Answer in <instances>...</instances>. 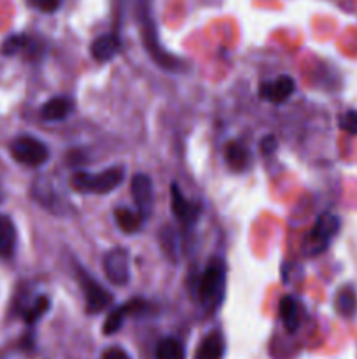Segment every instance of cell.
I'll return each mask as SVG.
<instances>
[{
	"mask_svg": "<svg viewBox=\"0 0 357 359\" xmlns=\"http://www.w3.org/2000/svg\"><path fill=\"white\" fill-rule=\"evenodd\" d=\"M104 272L114 286H126L130 280V256L126 249H112L104 256Z\"/></svg>",
	"mask_w": 357,
	"mask_h": 359,
	"instance_id": "8992f818",
	"label": "cell"
},
{
	"mask_svg": "<svg viewBox=\"0 0 357 359\" xmlns=\"http://www.w3.org/2000/svg\"><path fill=\"white\" fill-rule=\"evenodd\" d=\"M10 156L27 167H41L49 160V149L35 137L23 135L10 144Z\"/></svg>",
	"mask_w": 357,
	"mask_h": 359,
	"instance_id": "277c9868",
	"label": "cell"
},
{
	"mask_svg": "<svg viewBox=\"0 0 357 359\" xmlns=\"http://www.w3.org/2000/svg\"><path fill=\"white\" fill-rule=\"evenodd\" d=\"M224 284H226V270L220 259H212L205 272L200 277L198 297L205 309H214L219 305L224 294Z\"/></svg>",
	"mask_w": 357,
	"mask_h": 359,
	"instance_id": "3957f363",
	"label": "cell"
},
{
	"mask_svg": "<svg viewBox=\"0 0 357 359\" xmlns=\"http://www.w3.org/2000/svg\"><path fill=\"white\" fill-rule=\"evenodd\" d=\"M132 195L135 200L136 212L140 214L144 221L153 214L154 205V193H153V181L149 175L136 174L132 179Z\"/></svg>",
	"mask_w": 357,
	"mask_h": 359,
	"instance_id": "52a82bcc",
	"label": "cell"
},
{
	"mask_svg": "<svg viewBox=\"0 0 357 359\" xmlns=\"http://www.w3.org/2000/svg\"><path fill=\"white\" fill-rule=\"evenodd\" d=\"M125 179V168L114 167L108 170L98 172V174H90V172H77L70 179V184L79 193H104L114 191Z\"/></svg>",
	"mask_w": 357,
	"mask_h": 359,
	"instance_id": "7a4b0ae2",
	"label": "cell"
},
{
	"mask_svg": "<svg viewBox=\"0 0 357 359\" xmlns=\"http://www.w3.org/2000/svg\"><path fill=\"white\" fill-rule=\"evenodd\" d=\"M27 44H28L27 35H13V37H9L6 42H4L2 53L7 56H13L16 55L18 51H21Z\"/></svg>",
	"mask_w": 357,
	"mask_h": 359,
	"instance_id": "603a6c76",
	"label": "cell"
},
{
	"mask_svg": "<svg viewBox=\"0 0 357 359\" xmlns=\"http://www.w3.org/2000/svg\"><path fill=\"white\" fill-rule=\"evenodd\" d=\"M172 212L184 224H191L198 216V207L192 205L184 195H182L178 184H172Z\"/></svg>",
	"mask_w": 357,
	"mask_h": 359,
	"instance_id": "7c38bea8",
	"label": "cell"
},
{
	"mask_svg": "<svg viewBox=\"0 0 357 359\" xmlns=\"http://www.w3.org/2000/svg\"><path fill=\"white\" fill-rule=\"evenodd\" d=\"M49 307H51V302H49V298L38 297L37 300H35L34 304H31L30 307L24 311L23 319L28 323V325H34V323H37L38 319H41L42 316L49 311Z\"/></svg>",
	"mask_w": 357,
	"mask_h": 359,
	"instance_id": "44dd1931",
	"label": "cell"
},
{
	"mask_svg": "<svg viewBox=\"0 0 357 359\" xmlns=\"http://www.w3.org/2000/svg\"><path fill=\"white\" fill-rule=\"evenodd\" d=\"M224 356V340L220 333H212L196 349L195 359H223Z\"/></svg>",
	"mask_w": 357,
	"mask_h": 359,
	"instance_id": "2e32d148",
	"label": "cell"
},
{
	"mask_svg": "<svg viewBox=\"0 0 357 359\" xmlns=\"http://www.w3.org/2000/svg\"><path fill=\"white\" fill-rule=\"evenodd\" d=\"M301 305L294 297H284L279 304V316L282 319L284 326L289 333H294L300 328V318H301Z\"/></svg>",
	"mask_w": 357,
	"mask_h": 359,
	"instance_id": "5bb4252c",
	"label": "cell"
},
{
	"mask_svg": "<svg viewBox=\"0 0 357 359\" xmlns=\"http://www.w3.org/2000/svg\"><path fill=\"white\" fill-rule=\"evenodd\" d=\"M340 230V217L335 216L331 212H324L322 216H318L317 223L312 228V231L308 233L307 241V251L308 255H318V252L326 251L329 245V242L332 241L336 233Z\"/></svg>",
	"mask_w": 357,
	"mask_h": 359,
	"instance_id": "5b68a950",
	"label": "cell"
},
{
	"mask_svg": "<svg viewBox=\"0 0 357 359\" xmlns=\"http://www.w3.org/2000/svg\"><path fill=\"white\" fill-rule=\"evenodd\" d=\"M336 312L343 318H354L357 314V293L352 286H343L335 298Z\"/></svg>",
	"mask_w": 357,
	"mask_h": 359,
	"instance_id": "e0dca14e",
	"label": "cell"
},
{
	"mask_svg": "<svg viewBox=\"0 0 357 359\" xmlns=\"http://www.w3.org/2000/svg\"><path fill=\"white\" fill-rule=\"evenodd\" d=\"M80 287H83L84 300H86V312L88 314H100L102 311L111 305L112 297L100 286L98 283H94L90 276H86L84 272H80Z\"/></svg>",
	"mask_w": 357,
	"mask_h": 359,
	"instance_id": "ba28073f",
	"label": "cell"
},
{
	"mask_svg": "<svg viewBox=\"0 0 357 359\" xmlns=\"http://www.w3.org/2000/svg\"><path fill=\"white\" fill-rule=\"evenodd\" d=\"M121 51V41L115 34H104L91 42V56L97 62H108Z\"/></svg>",
	"mask_w": 357,
	"mask_h": 359,
	"instance_id": "8fae6325",
	"label": "cell"
},
{
	"mask_svg": "<svg viewBox=\"0 0 357 359\" xmlns=\"http://www.w3.org/2000/svg\"><path fill=\"white\" fill-rule=\"evenodd\" d=\"M74 102L69 97H56L46 102L41 109V116L46 121H62L72 112Z\"/></svg>",
	"mask_w": 357,
	"mask_h": 359,
	"instance_id": "9a60e30c",
	"label": "cell"
},
{
	"mask_svg": "<svg viewBox=\"0 0 357 359\" xmlns=\"http://www.w3.org/2000/svg\"><path fill=\"white\" fill-rule=\"evenodd\" d=\"M296 90V84L290 76H279L276 79L270 81V83H262L259 86V97L272 104H284L289 100L290 95Z\"/></svg>",
	"mask_w": 357,
	"mask_h": 359,
	"instance_id": "9c48e42d",
	"label": "cell"
},
{
	"mask_svg": "<svg viewBox=\"0 0 357 359\" xmlns=\"http://www.w3.org/2000/svg\"><path fill=\"white\" fill-rule=\"evenodd\" d=\"M184 346L177 339H163L156 347V359H184Z\"/></svg>",
	"mask_w": 357,
	"mask_h": 359,
	"instance_id": "ffe728a7",
	"label": "cell"
},
{
	"mask_svg": "<svg viewBox=\"0 0 357 359\" xmlns=\"http://www.w3.org/2000/svg\"><path fill=\"white\" fill-rule=\"evenodd\" d=\"M248 149L240 142H230L224 147V160L230 165L231 170L241 172L248 165Z\"/></svg>",
	"mask_w": 357,
	"mask_h": 359,
	"instance_id": "ac0fdd59",
	"label": "cell"
},
{
	"mask_svg": "<svg viewBox=\"0 0 357 359\" xmlns=\"http://www.w3.org/2000/svg\"><path fill=\"white\" fill-rule=\"evenodd\" d=\"M28 2L42 13H56L62 6V0H28Z\"/></svg>",
	"mask_w": 357,
	"mask_h": 359,
	"instance_id": "cb8c5ba5",
	"label": "cell"
},
{
	"mask_svg": "<svg viewBox=\"0 0 357 359\" xmlns=\"http://www.w3.org/2000/svg\"><path fill=\"white\" fill-rule=\"evenodd\" d=\"M18 233L13 219L0 214V258H13L16 251Z\"/></svg>",
	"mask_w": 357,
	"mask_h": 359,
	"instance_id": "4fadbf2b",
	"label": "cell"
},
{
	"mask_svg": "<svg viewBox=\"0 0 357 359\" xmlns=\"http://www.w3.org/2000/svg\"><path fill=\"white\" fill-rule=\"evenodd\" d=\"M276 146H279V142H276V139L273 135L265 137V139L261 140V151L265 154H272L273 151L276 149Z\"/></svg>",
	"mask_w": 357,
	"mask_h": 359,
	"instance_id": "484cf974",
	"label": "cell"
},
{
	"mask_svg": "<svg viewBox=\"0 0 357 359\" xmlns=\"http://www.w3.org/2000/svg\"><path fill=\"white\" fill-rule=\"evenodd\" d=\"M338 125L343 132L350 133V135H357V111L350 109V111L343 112L338 118Z\"/></svg>",
	"mask_w": 357,
	"mask_h": 359,
	"instance_id": "7402d4cb",
	"label": "cell"
},
{
	"mask_svg": "<svg viewBox=\"0 0 357 359\" xmlns=\"http://www.w3.org/2000/svg\"><path fill=\"white\" fill-rule=\"evenodd\" d=\"M114 219L118 223L119 230L125 231V233H135L136 230H140L144 223V219L136 210H130L126 207H118L114 210Z\"/></svg>",
	"mask_w": 357,
	"mask_h": 359,
	"instance_id": "d6986e66",
	"label": "cell"
},
{
	"mask_svg": "<svg viewBox=\"0 0 357 359\" xmlns=\"http://www.w3.org/2000/svg\"><path fill=\"white\" fill-rule=\"evenodd\" d=\"M102 359H132V358H130V354L126 353L125 349H121V347H108V349L104 351V354H102Z\"/></svg>",
	"mask_w": 357,
	"mask_h": 359,
	"instance_id": "d4e9b609",
	"label": "cell"
},
{
	"mask_svg": "<svg viewBox=\"0 0 357 359\" xmlns=\"http://www.w3.org/2000/svg\"><path fill=\"white\" fill-rule=\"evenodd\" d=\"M144 309H147V304L144 300H130L126 302V304L119 305V307L114 309V311L107 316V319H105L104 335H114L115 332L121 330L126 316L136 314V312L144 311Z\"/></svg>",
	"mask_w": 357,
	"mask_h": 359,
	"instance_id": "30bf717a",
	"label": "cell"
},
{
	"mask_svg": "<svg viewBox=\"0 0 357 359\" xmlns=\"http://www.w3.org/2000/svg\"><path fill=\"white\" fill-rule=\"evenodd\" d=\"M140 32H142V41L146 46L147 53H149L150 58L164 70H181L182 62L178 58H175L174 55H170L168 51H164L161 48L160 41H158V32L156 25H154L153 16L149 13V7L144 2L140 7Z\"/></svg>",
	"mask_w": 357,
	"mask_h": 359,
	"instance_id": "6da1fadb",
	"label": "cell"
},
{
	"mask_svg": "<svg viewBox=\"0 0 357 359\" xmlns=\"http://www.w3.org/2000/svg\"><path fill=\"white\" fill-rule=\"evenodd\" d=\"M0 195H2V191H0Z\"/></svg>",
	"mask_w": 357,
	"mask_h": 359,
	"instance_id": "4316f807",
	"label": "cell"
}]
</instances>
